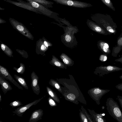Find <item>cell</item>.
Segmentation results:
<instances>
[{
  "label": "cell",
  "instance_id": "1",
  "mask_svg": "<svg viewBox=\"0 0 122 122\" xmlns=\"http://www.w3.org/2000/svg\"><path fill=\"white\" fill-rule=\"evenodd\" d=\"M92 16L99 25L107 30L110 35L116 34L117 26L110 15L97 13Z\"/></svg>",
  "mask_w": 122,
  "mask_h": 122
},
{
  "label": "cell",
  "instance_id": "2",
  "mask_svg": "<svg viewBox=\"0 0 122 122\" xmlns=\"http://www.w3.org/2000/svg\"><path fill=\"white\" fill-rule=\"evenodd\" d=\"M107 110L110 115L118 122H122V113L117 103L109 97L106 102Z\"/></svg>",
  "mask_w": 122,
  "mask_h": 122
},
{
  "label": "cell",
  "instance_id": "3",
  "mask_svg": "<svg viewBox=\"0 0 122 122\" xmlns=\"http://www.w3.org/2000/svg\"><path fill=\"white\" fill-rule=\"evenodd\" d=\"M58 4L76 8H85L92 6L90 3L73 0H52Z\"/></svg>",
  "mask_w": 122,
  "mask_h": 122
},
{
  "label": "cell",
  "instance_id": "4",
  "mask_svg": "<svg viewBox=\"0 0 122 122\" xmlns=\"http://www.w3.org/2000/svg\"><path fill=\"white\" fill-rule=\"evenodd\" d=\"M27 1L29 5L41 13L42 14L53 18L57 16V14L56 13L49 10L42 5L30 0Z\"/></svg>",
  "mask_w": 122,
  "mask_h": 122
},
{
  "label": "cell",
  "instance_id": "5",
  "mask_svg": "<svg viewBox=\"0 0 122 122\" xmlns=\"http://www.w3.org/2000/svg\"><path fill=\"white\" fill-rule=\"evenodd\" d=\"M43 98L42 97L41 98L37 100H36L30 103L25 105L20 106L14 110L12 112L16 114L19 117H22L24 113L27 109L35 105L41 101Z\"/></svg>",
  "mask_w": 122,
  "mask_h": 122
},
{
  "label": "cell",
  "instance_id": "6",
  "mask_svg": "<svg viewBox=\"0 0 122 122\" xmlns=\"http://www.w3.org/2000/svg\"><path fill=\"white\" fill-rule=\"evenodd\" d=\"M17 6L36 12L37 13L42 14V13L38 11L35 8L29 5L27 2L21 0H17L19 2L13 1L10 0H3Z\"/></svg>",
  "mask_w": 122,
  "mask_h": 122
},
{
  "label": "cell",
  "instance_id": "7",
  "mask_svg": "<svg viewBox=\"0 0 122 122\" xmlns=\"http://www.w3.org/2000/svg\"><path fill=\"white\" fill-rule=\"evenodd\" d=\"M98 70L101 76L113 72L122 70V68L115 66H101L98 68Z\"/></svg>",
  "mask_w": 122,
  "mask_h": 122
},
{
  "label": "cell",
  "instance_id": "8",
  "mask_svg": "<svg viewBox=\"0 0 122 122\" xmlns=\"http://www.w3.org/2000/svg\"><path fill=\"white\" fill-rule=\"evenodd\" d=\"M31 85L34 93L38 95L40 92V88L39 85V77L34 72H33L31 75Z\"/></svg>",
  "mask_w": 122,
  "mask_h": 122
},
{
  "label": "cell",
  "instance_id": "9",
  "mask_svg": "<svg viewBox=\"0 0 122 122\" xmlns=\"http://www.w3.org/2000/svg\"><path fill=\"white\" fill-rule=\"evenodd\" d=\"M0 74L4 78L10 81L19 89L23 90L22 87L20 86L19 84L15 81L5 68L1 67Z\"/></svg>",
  "mask_w": 122,
  "mask_h": 122
},
{
  "label": "cell",
  "instance_id": "10",
  "mask_svg": "<svg viewBox=\"0 0 122 122\" xmlns=\"http://www.w3.org/2000/svg\"><path fill=\"white\" fill-rule=\"evenodd\" d=\"M117 45L113 48L112 55L116 57L122 49V33L118 37L117 40Z\"/></svg>",
  "mask_w": 122,
  "mask_h": 122
},
{
  "label": "cell",
  "instance_id": "11",
  "mask_svg": "<svg viewBox=\"0 0 122 122\" xmlns=\"http://www.w3.org/2000/svg\"><path fill=\"white\" fill-rule=\"evenodd\" d=\"M43 114V110L40 109L34 111L32 113L29 121V122H36L42 119Z\"/></svg>",
  "mask_w": 122,
  "mask_h": 122
},
{
  "label": "cell",
  "instance_id": "12",
  "mask_svg": "<svg viewBox=\"0 0 122 122\" xmlns=\"http://www.w3.org/2000/svg\"><path fill=\"white\" fill-rule=\"evenodd\" d=\"M98 47L104 54L107 55L111 52L109 43L107 42L100 41L98 43Z\"/></svg>",
  "mask_w": 122,
  "mask_h": 122
},
{
  "label": "cell",
  "instance_id": "13",
  "mask_svg": "<svg viewBox=\"0 0 122 122\" xmlns=\"http://www.w3.org/2000/svg\"><path fill=\"white\" fill-rule=\"evenodd\" d=\"M3 77H0V84L3 92L5 94L7 92L12 89L9 83Z\"/></svg>",
  "mask_w": 122,
  "mask_h": 122
},
{
  "label": "cell",
  "instance_id": "14",
  "mask_svg": "<svg viewBox=\"0 0 122 122\" xmlns=\"http://www.w3.org/2000/svg\"><path fill=\"white\" fill-rule=\"evenodd\" d=\"M94 30L97 32L104 35H110L107 31L100 26L92 22H91Z\"/></svg>",
  "mask_w": 122,
  "mask_h": 122
},
{
  "label": "cell",
  "instance_id": "15",
  "mask_svg": "<svg viewBox=\"0 0 122 122\" xmlns=\"http://www.w3.org/2000/svg\"><path fill=\"white\" fill-rule=\"evenodd\" d=\"M38 3L45 7L46 8H52L53 7L52 5L54 3L46 0H30Z\"/></svg>",
  "mask_w": 122,
  "mask_h": 122
},
{
  "label": "cell",
  "instance_id": "16",
  "mask_svg": "<svg viewBox=\"0 0 122 122\" xmlns=\"http://www.w3.org/2000/svg\"><path fill=\"white\" fill-rule=\"evenodd\" d=\"M14 77L17 82L24 88L28 90V87L25 79L23 77L16 75H14Z\"/></svg>",
  "mask_w": 122,
  "mask_h": 122
},
{
  "label": "cell",
  "instance_id": "17",
  "mask_svg": "<svg viewBox=\"0 0 122 122\" xmlns=\"http://www.w3.org/2000/svg\"><path fill=\"white\" fill-rule=\"evenodd\" d=\"M102 2L106 6L115 11V9L111 0H101Z\"/></svg>",
  "mask_w": 122,
  "mask_h": 122
},
{
  "label": "cell",
  "instance_id": "18",
  "mask_svg": "<svg viewBox=\"0 0 122 122\" xmlns=\"http://www.w3.org/2000/svg\"><path fill=\"white\" fill-rule=\"evenodd\" d=\"M9 105L12 107H19L21 105H22L21 102L18 100H16L12 102Z\"/></svg>",
  "mask_w": 122,
  "mask_h": 122
},
{
  "label": "cell",
  "instance_id": "19",
  "mask_svg": "<svg viewBox=\"0 0 122 122\" xmlns=\"http://www.w3.org/2000/svg\"><path fill=\"white\" fill-rule=\"evenodd\" d=\"M46 89L48 93L51 97L54 99L55 100L56 98L55 94L53 91L48 87L46 86Z\"/></svg>",
  "mask_w": 122,
  "mask_h": 122
},
{
  "label": "cell",
  "instance_id": "20",
  "mask_svg": "<svg viewBox=\"0 0 122 122\" xmlns=\"http://www.w3.org/2000/svg\"><path fill=\"white\" fill-rule=\"evenodd\" d=\"M61 58L64 62L66 64H68L70 62V59L66 56H61Z\"/></svg>",
  "mask_w": 122,
  "mask_h": 122
},
{
  "label": "cell",
  "instance_id": "21",
  "mask_svg": "<svg viewBox=\"0 0 122 122\" xmlns=\"http://www.w3.org/2000/svg\"><path fill=\"white\" fill-rule=\"evenodd\" d=\"M100 60L102 62L106 61L107 59V55L104 54L101 55L100 57Z\"/></svg>",
  "mask_w": 122,
  "mask_h": 122
},
{
  "label": "cell",
  "instance_id": "22",
  "mask_svg": "<svg viewBox=\"0 0 122 122\" xmlns=\"http://www.w3.org/2000/svg\"><path fill=\"white\" fill-rule=\"evenodd\" d=\"M17 71L19 74H22L23 73L24 71V69L23 67L21 66L20 68L16 70Z\"/></svg>",
  "mask_w": 122,
  "mask_h": 122
},
{
  "label": "cell",
  "instance_id": "23",
  "mask_svg": "<svg viewBox=\"0 0 122 122\" xmlns=\"http://www.w3.org/2000/svg\"><path fill=\"white\" fill-rule=\"evenodd\" d=\"M67 97L68 99L72 101L74 100L76 98L75 96L71 93L68 94L67 96Z\"/></svg>",
  "mask_w": 122,
  "mask_h": 122
},
{
  "label": "cell",
  "instance_id": "24",
  "mask_svg": "<svg viewBox=\"0 0 122 122\" xmlns=\"http://www.w3.org/2000/svg\"><path fill=\"white\" fill-rule=\"evenodd\" d=\"M49 103L51 106L53 107L56 105V103L50 97L48 99Z\"/></svg>",
  "mask_w": 122,
  "mask_h": 122
},
{
  "label": "cell",
  "instance_id": "25",
  "mask_svg": "<svg viewBox=\"0 0 122 122\" xmlns=\"http://www.w3.org/2000/svg\"><path fill=\"white\" fill-rule=\"evenodd\" d=\"M117 98V99L119 102L121 107L122 108V96L118 95Z\"/></svg>",
  "mask_w": 122,
  "mask_h": 122
},
{
  "label": "cell",
  "instance_id": "26",
  "mask_svg": "<svg viewBox=\"0 0 122 122\" xmlns=\"http://www.w3.org/2000/svg\"><path fill=\"white\" fill-rule=\"evenodd\" d=\"M65 38L66 41L67 42H70L71 39V36L69 35H66L65 36Z\"/></svg>",
  "mask_w": 122,
  "mask_h": 122
},
{
  "label": "cell",
  "instance_id": "27",
  "mask_svg": "<svg viewBox=\"0 0 122 122\" xmlns=\"http://www.w3.org/2000/svg\"><path fill=\"white\" fill-rule=\"evenodd\" d=\"M115 86L117 89L122 91V83L118 84Z\"/></svg>",
  "mask_w": 122,
  "mask_h": 122
},
{
  "label": "cell",
  "instance_id": "28",
  "mask_svg": "<svg viewBox=\"0 0 122 122\" xmlns=\"http://www.w3.org/2000/svg\"><path fill=\"white\" fill-rule=\"evenodd\" d=\"M115 61L120 62L122 64V55H121V57L115 60Z\"/></svg>",
  "mask_w": 122,
  "mask_h": 122
},
{
  "label": "cell",
  "instance_id": "29",
  "mask_svg": "<svg viewBox=\"0 0 122 122\" xmlns=\"http://www.w3.org/2000/svg\"><path fill=\"white\" fill-rule=\"evenodd\" d=\"M55 65L57 66H60L61 65V63L58 61H56L54 62Z\"/></svg>",
  "mask_w": 122,
  "mask_h": 122
},
{
  "label": "cell",
  "instance_id": "30",
  "mask_svg": "<svg viewBox=\"0 0 122 122\" xmlns=\"http://www.w3.org/2000/svg\"><path fill=\"white\" fill-rule=\"evenodd\" d=\"M46 49V47L43 45H42L41 47V49L42 50H44Z\"/></svg>",
  "mask_w": 122,
  "mask_h": 122
},
{
  "label": "cell",
  "instance_id": "31",
  "mask_svg": "<svg viewBox=\"0 0 122 122\" xmlns=\"http://www.w3.org/2000/svg\"><path fill=\"white\" fill-rule=\"evenodd\" d=\"M5 46L3 44H1V49L3 50L4 51L5 50Z\"/></svg>",
  "mask_w": 122,
  "mask_h": 122
},
{
  "label": "cell",
  "instance_id": "32",
  "mask_svg": "<svg viewBox=\"0 0 122 122\" xmlns=\"http://www.w3.org/2000/svg\"><path fill=\"white\" fill-rule=\"evenodd\" d=\"M0 23H1L3 22H5V21L3 20V19H1V18H0Z\"/></svg>",
  "mask_w": 122,
  "mask_h": 122
},
{
  "label": "cell",
  "instance_id": "33",
  "mask_svg": "<svg viewBox=\"0 0 122 122\" xmlns=\"http://www.w3.org/2000/svg\"><path fill=\"white\" fill-rule=\"evenodd\" d=\"M44 43L46 46L47 47H48V45L46 42V41H45L44 42Z\"/></svg>",
  "mask_w": 122,
  "mask_h": 122
},
{
  "label": "cell",
  "instance_id": "34",
  "mask_svg": "<svg viewBox=\"0 0 122 122\" xmlns=\"http://www.w3.org/2000/svg\"><path fill=\"white\" fill-rule=\"evenodd\" d=\"M2 100V98H1V94H0V102H1V101Z\"/></svg>",
  "mask_w": 122,
  "mask_h": 122
},
{
  "label": "cell",
  "instance_id": "35",
  "mask_svg": "<svg viewBox=\"0 0 122 122\" xmlns=\"http://www.w3.org/2000/svg\"><path fill=\"white\" fill-rule=\"evenodd\" d=\"M84 122H87V119H86V118H85L84 119Z\"/></svg>",
  "mask_w": 122,
  "mask_h": 122
},
{
  "label": "cell",
  "instance_id": "36",
  "mask_svg": "<svg viewBox=\"0 0 122 122\" xmlns=\"http://www.w3.org/2000/svg\"><path fill=\"white\" fill-rule=\"evenodd\" d=\"M119 78L120 79H122V74L121 75H120L119 77Z\"/></svg>",
  "mask_w": 122,
  "mask_h": 122
},
{
  "label": "cell",
  "instance_id": "37",
  "mask_svg": "<svg viewBox=\"0 0 122 122\" xmlns=\"http://www.w3.org/2000/svg\"><path fill=\"white\" fill-rule=\"evenodd\" d=\"M5 9L3 8H1V7H0V10H4Z\"/></svg>",
  "mask_w": 122,
  "mask_h": 122
},
{
  "label": "cell",
  "instance_id": "38",
  "mask_svg": "<svg viewBox=\"0 0 122 122\" xmlns=\"http://www.w3.org/2000/svg\"></svg>",
  "mask_w": 122,
  "mask_h": 122
},
{
  "label": "cell",
  "instance_id": "39",
  "mask_svg": "<svg viewBox=\"0 0 122 122\" xmlns=\"http://www.w3.org/2000/svg\"></svg>",
  "mask_w": 122,
  "mask_h": 122
},
{
  "label": "cell",
  "instance_id": "40",
  "mask_svg": "<svg viewBox=\"0 0 122 122\" xmlns=\"http://www.w3.org/2000/svg\"></svg>",
  "mask_w": 122,
  "mask_h": 122
}]
</instances>
